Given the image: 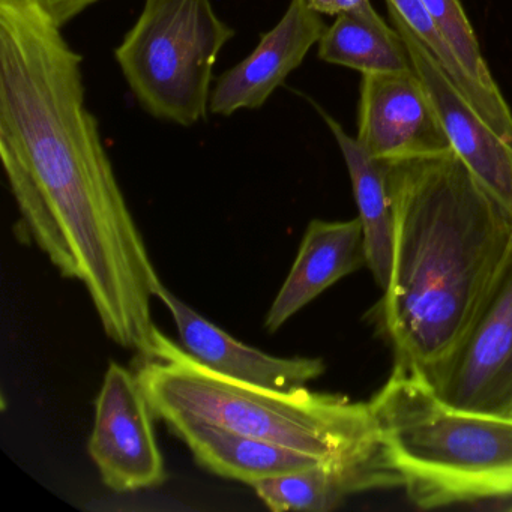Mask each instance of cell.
I'll use <instances>...</instances> for the list:
<instances>
[{"label": "cell", "mask_w": 512, "mask_h": 512, "mask_svg": "<svg viewBox=\"0 0 512 512\" xmlns=\"http://www.w3.org/2000/svg\"><path fill=\"white\" fill-rule=\"evenodd\" d=\"M155 418H196L277 443L326 464L386 454L370 403L346 395L253 385L211 370L160 328L136 370Z\"/></svg>", "instance_id": "obj_3"}, {"label": "cell", "mask_w": 512, "mask_h": 512, "mask_svg": "<svg viewBox=\"0 0 512 512\" xmlns=\"http://www.w3.org/2000/svg\"><path fill=\"white\" fill-rule=\"evenodd\" d=\"M82 67L37 0H0V158L22 229L85 286L107 337L146 358L164 284L86 104Z\"/></svg>", "instance_id": "obj_1"}, {"label": "cell", "mask_w": 512, "mask_h": 512, "mask_svg": "<svg viewBox=\"0 0 512 512\" xmlns=\"http://www.w3.org/2000/svg\"><path fill=\"white\" fill-rule=\"evenodd\" d=\"M308 5L316 13L326 14V16H340L346 11L355 10L359 5L364 4L365 0H307Z\"/></svg>", "instance_id": "obj_19"}, {"label": "cell", "mask_w": 512, "mask_h": 512, "mask_svg": "<svg viewBox=\"0 0 512 512\" xmlns=\"http://www.w3.org/2000/svg\"><path fill=\"white\" fill-rule=\"evenodd\" d=\"M325 31L322 14L307 0H290L280 22L260 37L251 55L218 77L209 112L229 118L241 110L265 106L287 77L301 67Z\"/></svg>", "instance_id": "obj_10"}, {"label": "cell", "mask_w": 512, "mask_h": 512, "mask_svg": "<svg viewBox=\"0 0 512 512\" xmlns=\"http://www.w3.org/2000/svg\"><path fill=\"white\" fill-rule=\"evenodd\" d=\"M434 25L457 56L484 106L488 127L512 146V112L482 56L478 38L460 0H422Z\"/></svg>", "instance_id": "obj_17"}, {"label": "cell", "mask_w": 512, "mask_h": 512, "mask_svg": "<svg viewBox=\"0 0 512 512\" xmlns=\"http://www.w3.org/2000/svg\"><path fill=\"white\" fill-rule=\"evenodd\" d=\"M356 139L389 164L454 151L416 71L362 76Z\"/></svg>", "instance_id": "obj_8"}, {"label": "cell", "mask_w": 512, "mask_h": 512, "mask_svg": "<svg viewBox=\"0 0 512 512\" xmlns=\"http://www.w3.org/2000/svg\"><path fill=\"white\" fill-rule=\"evenodd\" d=\"M157 299L172 314L181 346L200 364L217 373L277 389L305 386L325 373L326 365L320 358H281L236 340L176 298L166 286L161 287Z\"/></svg>", "instance_id": "obj_11"}, {"label": "cell", "mask_w": 512, "mask_h": 512, "mask_svg": "<svg viewBox=\"0 0 512 512\" xmlns=\"http://www.w3.org/2000/svg\"><path fill=\"white\" fill-rule=\"evenodd\" d=\"M367 263L359 218L313 220L305 230L292 269L265 316L269 334L280 331L295 314Z\"/></svg>", "instance_id": "obj_12"}, {"label": "cell", "mask_w": 512, "mask_h": 512, "mask_svg": "<svg viewBox=\"0 0 512 512\" xmlns=\"http://www.w3.org/2000/svg\"><path fill=\"white\" fill-rule=\"evenodd\" d=\"M394 259L380 322L431 386L460 350L512 242V209L455 154L389 164Z\"/></svg>", "instance_id": "obj_2"}, {"label": "cell", "mask_w": 512, "mask_h": 512, "mask_svg": "<svg viewBox=\"0 0 512 512\" xmlns=\"http://www.w3.org/2000/svg\"><path fill=\"white\" fill-rule=\"evenodd\" d=\"M166 424L190 448L200 466L251 487L265 479L326 464L311 455L200 419L179 416L169 419Z\"/></svg>", "instance_id": "obj_13"}, {"label": "cell", "mask_w": 512, "mask_h": 512, "mask_svg": "<svg viewBox=\"0 0 512 512\" xmlns=\"http://www.w3.org/2000/svg\"><path fill=\"white\" fill-rule=\"evenodd\" d=\"M370 406L383 448L418 508L512 497V416L452 406L400 364Z\"/></svg>", "instance_id": "obj_4"}, {"label": "cell", "mask_w": 512, "mask_h": 512, "mask_svg": "<svg viewBox=\"0 0 512 512\" xmlns=\"http://www.w3.org/2000/svg\"><path fill=\"white\" fill-rule=\"evenodd\" d=\"M512 509V508H511Z\"/></svg>", "instance_id": "obj_20"}, {"label": "cell", "mask_w": 512, "mask_h": 512, "mask_svg": "<svg viewBox=\"0 0 512 512\" xmlns=\"http://www.w3.org/2000/svg\"><path fill=\"white\" fill-rule=\"evenodd\" d=\"M397 487H403V481L386 454L350 466L317 464L253 485L260 500L275 512L334 511L350 494Z\"/></svg>", "instance_id": "obj_14"}, {"label": "cell", "mask_w": 512, "mask_h": 512, "mask_svg": "<svg viewBox=\"0 0 512 512\" xmlns=\"http://www.w3.org/2000/svg\"><path fill=\"white\" fill-rule=\"evenodd\" d=\"M37 2L46 16L62 29L100 0H37Z\"/></svg>", "instance_id": "obj_18"}, {"label": "cell", "mask_w": 512, "mask_h": 512, "mask_svg": "<svg viewBox=\"0 0 512 512\" xmlns=\"http://www.w3.org/2000/svg\"><path fill=\"white\" fill-rule=\"evenodd\" d=\"M317 110L343 154L364 233L365 259L377 283L385 289L391 275L395 238L389 163L371 157L358 139L349 136L331 115L320 107Z\"/></svg>", "instance_id": "obj_15"}, {"label": "cell", "mask_w": 512, "mask_h": 512, "mask_svg": "<svg viewBox=\"0 0 512 512\" xmlns=\"http://www.w3.org/2000/svg\"><path fill=\"white\" fill-rule=\"evenodd\" d=\"M317 46L323 62L352 68L362 76L415 71L400 32L376 13L370 0L337 16Z\"/></svg>", "instance_id": "obj_16"}, {"label": "cell", "mask_w": 512, "mask_h": 512, "mask_svg": "<svg viewBox=\"0 0 512 512\" xmlns=\"http://www.w3.org/2000/svg\"><path fill=\"white\" fill-rule=\"evenodd\" d=\"M233 35L212 0H145L115 59L148 115L193 127L208 118L214 68Z\"/></svg>", "instance_id": "obj_5"}, {"label": "cell", "mask_w": 512, "mask_h": 512, "mask_svg": "<svg viewBox=\"0 0 512 512\" xmlns=\"http://www.w3.org/2000/svg\"><path fill=\"white\" fill-rule=\"evenodd\" d=\"M433 388L452 406L512 416V242L469 335Z\"/></svg>", "instance_id": "obj_7"}, {"label": "cell", "mask_w": 512, "mask_h": 512, "mask_svg": "<svg viewBox=\"0 0 512 512\" xmlns=\"http://www.w3.org/2000/svg\"><path fill=\"white\" fill-rule=\"evenodd\" d=\"M388 11L392 26L409 49L413 68L430 94L455 154L497 199L512 209V146L488 127L397 11L389 7Z\"/></svg>", "instance_id": "obj_9"}, {"label": "cell", "mask_w": 512, "mask_h": 512, "mask_svg": "<svg viewBox=\"0 0 512 512\" xmlns=\"http://www.w3.org/2000/svg\"><path fill=\"white\" fill-rule=\"evenodd\" d=\"M154 418L136 371L110 362L95 401L88 449L101 479L113 491L148 490L166 482Z\"/></svg>", "instance_id": "obj_6"}]
</instances>
